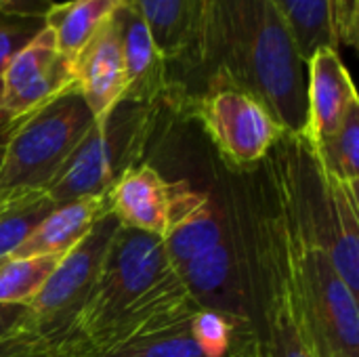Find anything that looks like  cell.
I'll return each instance as SVG.
<instances>
[{
	"label": "cell",
	"mask_w": 359,
	"mask_h": 357,
	"mask_svg": "<svg viewBox=\"0 0 359 357\" xmlns=\"http://www.w3.org/2000/svg\"><path fill=\"white\" fill-rule=\"evenodd\" d=\"M116 227L118 221L109 213L103 215L90 234L74 250L61 257L42 290L27 303L25 316L13 332L40 345L48 353L69 341L74 322L88 299Z\"/></svg>",
	"instance_id": "cell-7"
},
{
	"label": "cell",
	"mask_w": 359,
	"mask_h": 357,
	"mask_svg": "<svg viewBox=\"0 0 359 357\" xmlns=\"http://www.w3.org/2000/svg\"><path fill=\"white\" fill-rule=\"evenodd\" d=\"M318 168L343 183L358 185L359 181V105H355L337 133L309 145Z\"/></svg>",
	"instance_id": "cell-23"
},
{
	"label": "cell",
	"mask_w": 359,
	"mask_h": 357,
	"mask_svg": "<svg viewBox=\"0 0 359 357\" xmlns=\"http://www.w3.org/2000/svg\"><path fill=\"white\" fill-rule=\"evenodd\" d=\"M149 137L151 105L122 99L90 126L44 194L57 206L78 198L105 196L116 179L133 166Z\"/></svg>",
	"instance_id": "cell-6"
},
{
	"label": "cell",
	"mask_w": 359,
	"mask_h": 357,
	"mask_svg": "<svg viewBox=\"0 0 359 357\" xmlns=\"http://www.w3.org/2000/svg\"><path fill=\"white\" fill-rule=\"evenodd\" d=\"M27 305H0V341L21 322Z\"/></svg>",
	"instance_id": "cell-29"
},
{
	"label": "cell",
	"mask_w": 359,
	"mask_h": 357,
	"mask_svg": "<svg viewBox=\"0 0 359 357\" xmlns=\"http://www.w3.org/2000/svg\"><path fill=\"white\" fill-rule=\"evenodd\" d=\"M147 23L156 46L170 67V82L185 63L191 44L196 0H122Z\"/></svg>",
	"instance_id": "cell-20"
},
{
	"label": "cell",
	"mask_w": 359,
	"mask_h": 357,
	"mask_svg": "<svg viewBox=\"0 0 359 357\" xmlns=\"http://www.w3.org/2000/svg\"><path fill=\"white\" fill-rule=\"evenodd\" d=\"M172 278L175 269L166 259L162 238L118 225L103 252L88 299L74 322L72 337L61 347L99 337Z\"/></svg>",
	"instance_id": "cell-4"
},
{
	"label": "cell",
	"mask_w": 359,
	"mask_h": 357,
	"mask_svg": "<svg viewBox=\"0 0 359 357\" xmlns=\"http://www.w3.org/2000/svg\"><path fill=\"white\" fill-rule=\"evenodd\" d=\"M175 271L198 309L221 311L238 324L248 320L246 271L231 238L194 257Z\"/></svg>",
	"instance_id": "cell-11"
},
{
	"label": "cell",
	"mask_w": 359,
	"mask_h": 357,
	"mask_svg": "<svg viewBox=\"0 0 359 357\" xmlns=\"http://www.w3.org/2000/svg\"><path fill=\"white\" fill-rule=\"evenodd\" d=\"M53 0H0V13H21V15H42L46 17Z\"/></svg>",
	"instance_id": "cell-28"
},
{
	"label": "cell",
	"mask_w": 359,
	"mask_h": 357,
	"mask_svg": "<svg viewBox=\"0 0 359 357\" xmlns=\"http://www.w3.org/2000/svg\"><path fill=\"white\" fill-rule=\"evenodd\" d=\"M320 170V168H318ZM358 185L343 183L320 170L318 202L309 194V173L305 177V204L309 219L330 261L347 284L358 295L359 290V204Z\"/></svg>",
	"instance_id": "cell-10"
},
{
	"label": "cell",
	"mask_w": 359,
	"mask_h": 357,
	"mask_svg": "<svg viewBox=\"0 0 359 357\" xmlns=\"http://www.w3.org/2000/svg\"><path fill=\"white\" fill-rule=\"evenodd\" d=\"M107 215V194L55 206L11 257H65Z\"/></svg>",
	"instance_id": "cell-17"
},
{
	"label": "cell",
	"mask_w": 359,
	"mask_h": 357,
	"mask_svg": "<svg viewBox=\"0 0 359 357\" xmlns=\"http://www.w3.org/2000/svg\"><path fill=\"white\" fill-rule=\"evenodd\" d=\"M261 213L250 210L244 271L248 320L236 326L227 357H313L290 288L280 215L271 194Z\"/></svg>",
	"instance_id": "cell-3"
},
{
	"label": "cell",
	"mask_w": 359,
	"mask_h": 357,
	"mask_svg": "<svg viewBox=\"0 0 359 357\" xmlns=\"http://www.w3.org/2000/svg\"><path fill=\"white\" fill-rule=\"evenodd\" d=\"M194 107L208 139L236 166L263 162L284 135L252 95L231 84H210L200 97H194Z\"/></svg>",
	"instance_id": "cell-8"
},
{
	"label": "cell",
	"mask_w": 359,
	"mask_h": 357,
	"mask_svg": "<svg viewBox=\"0 0 359 357\" xmlns=\"http://www.w3.org/2000/svg\"><path fill=\"white\" fill-rule=\"evenodd\" d=\"M61 257H8L0 261V305H27Z\"/></svg>",
	"instance_id": "cell-24"
},
{
	"label": "cell",
	"mask_w": 359,
	"mask_h": 357,
	"mask_svg": "<svg viewBox=\"0 0 359 357\" xmlns=\"http://www.w3.org/2000/svg\"><path fill=\"white\" fill-rule=\"evenodd\" d=\"M175 189L177 185L149 164H133L109 187L107 213L120 227L164 238L172 217Z\"/></svg>",
	"instance_id": "cell-12"
},
{
	"label": "cell",
	"mask_w": 359,
	"mask_h": 357,
	"mask_svg": "<svg viewBox=\"0 0 359 357\" xmlns=\"http://www.w3.org/2000/svg\"><path fill=\"white\" fill-rule=\"evenodd\" d=\"M227 13V61L210 84L223 82L246 90L284 133L303 135L307 120L305 63L278 0H229Z\"/></svg>",
	"instance_id": "cell-2"
},
{
	"label": "cell",
	"mask_w": 359,
	"mask_h": 357,
	"mask_svg": "<svg viewBox=\"0 0 359 357\" xmlns=\"http://www.w3.org/2000/svg\"><path fill=\"white\" fill-rule=\"evenodd\" d=\"M0 357H50V353L11 330L0 341Z\"/></svg>",
	"instance_id": "cell-27"
},
{
	"label": "cell",
	"mask_w": 359,
	"mask_h": 357,
	"mask_svg": "<svg viewBox=\"0 0 359 357\" xmlns=\"http://www.w3.org/2000/svg\"><path fill=\"white\" fill-rule=\"evenodd\" d=\"M74 84L95 122L103 120L124 99L126 67L114 15L80 53L74 65Z\"/></svg>",
	"instance_id": "cell-14"
},
{
	"label": "cell",
	"mask_w": 359,
	"mask_h": 357,
	"mask_svg": "<svg viewBox=\"0 0 359 357\" xmlns=\"http://www.w3.org/2000/svg\"><path fill=\"white\" fill-rule=\"evenodd\" d=\"M194 314L185 311L107 345L61 349L50 357H204L189 330Z\"/></svg>",
	"instance_id": "cell-18"
},
{
	"label": "cell",
	"mask_w": 359,
	"mask_h": 357,
	"mask_svg": "<svg viewBox=\"0 0 359 357\" xmlns=\"http://www.w3.org/2000/svg\"><path fill=\"white\" fill-rule=\"evenodd\" d=\"M303 63L320 46L339 48L330 25V0H278Z\"/></svg>",
	"instance_id": "cell-21"
},
{
	"label": "cell",
	"mask_w": 359,
	"mask_h": 357,
	"mask_svg": "<svg viewBox=\"0 0 359 357\" xmlns=\"http://www.w3.org/2000/svg\"><path fill=\"white\" fill-rule=\"evenodd\" d=\"M307 80V120L303 137L309 145L320 143L339 130L347 114L359 105V97L339 48L320 46L305 63Z\"/></svg>",
	"instance_id": "cell-13"
},
{
	"label": "cell",
	"mask_w": 359,
	"mask_h": 357,
	"mask_svg": "<svg viewBox=\"0 0 359 357\" xmlns=\"http://www.w3.org/2000/svg\"><path fill=\"white\" fill-rule=\"evenodd\" d=\"M55 206L44 191H27L0 200V261L19 248Z\"/></svg>",
	"instance_id": "cell-22"
},
{
	"label": "cell",
	"mask_w": 359,
	"mask_h": 357,
	"mask_svg": "<svg viewBox=\"0 0 359 357\" xmlns=\"http://www.w3.org/2000/svg\"><path fill=\"white\" fill-rule=\"evenodd\" d=\"M122 6V0H69L53 2L44 23L55 36L59 55L72 67L93 40V36L111 19V15Z\"/></svg>",
	"instance_id": "cell-19"
},
{
	"label": "cell",
	"mask_w": 359,
	"mask_h": 357,
	"mask_svg": "<svg viewBox=\"0 0 359 357\" xmlns=\"http://www.w3.org/2000/svg\"><path fill=\"white\" fill-rule=\"evenodd\" d=\"M303 135L284 133L271 151L269 194L276 202L290 288L313 357H359L358 295L337 274L303 198Z\"/></svg>",
	"instance_id": "cell-1"
},
{
	"label": "cell",
	"mask_w": 359,
	"mask_h": 357,
	"mask_svg": "<svg viewBox=\"0 0 359 357\" xmlns=\"http://www.w3.org/2000/svg\"><path fill=\"white\" fill-rule=\"evenodd\" d=\"M15 124V122H13ZM13 128V126H11ZM11 128H6L4 133H0V164H2V156H4V147H6V137L11 133Z\"/></svg>",
	"instance_id": "cell-30"
},
{
	"label": "cell",
	"mask_w": 359,
	"mask_h": 357,
	"mask_svg": "<svg viewBox=\"0 0 359 357\" xmlns=\"http://www.w3.org/2000/svg\"><path fill=\"white\" fill-rule=\"evenodd\" d=\"M238 322L229 316L212 309H200L194 314L189 330L204 357H227L231 351L233 332Z\"/></svg>",
	"instance_id": "cell-25"
},
{
	"label": "cell",
	"mask_w": 359,
	"mask_h": 357,
	"mask_svg": "<svg viewBox=\"0 0 359 357\" xmlns=\"http://www.w3.org/2000/svg\"><path fill=\"white\" fill-rule=\"evenodd\" d=\"M225 240L227 229L215 200L208 194H198L177 183L170 225L162 238L170 267L177 269Z\"/></svg>",
	"instance_id": "cell-16"
},
{
	"label": "cell",
	"mask_w": 359,
	"mask_h": 357,
	"mask_svg": "<svg viewBox=\"0 0 359 357\" xmlns=\"http://www.w3.org/2000/svg\"><path fill=\"white\" fill-rule=\"evenodd\" d=\"M118 27L124 67H126V93L124 99L141 105H151L172 84L170 67L154 42V36L145 19L124 4L114 13Z\"/></svg>",
	"instance_id": "cell-15"
},
{
	"label": "cell",
	"mask_w": 359,
	"mask_h": 357,
	"mask_svg": "<svg viewBox=\"0 0 359 357\" xmlns=\"http://www.w3.org/2000/svg\"><path fill=\"white\" fill-rule=\"evenodd\" d=\"M93 124L95 118L76 84L17 120L0 164V200L46 191Z\"/></svg>",
	"instance_id": "cell-5"
},
{
	"label": "cell",
	"mask_w": 359,
	"mask_h": 357,
	"mask_svg": "<svg viewBox=\"0 0 359 357\" xmlns=\"http://www.w3.org/2000/svg\"><path fill=\"white\" fill-rule=\"evenodd\" d=\"M0 114L17 122L74 84V72L59 55L53 32L44 29L21 48L4 69Z\"/></svg>",
	"instance_id": "cell-9"
},
{
	"label": "cell",
	"mask_w": 359,
	"mask_h": 357,
	"mask_svg": "<svg viewBox=\"0 0 359 357\" xmlns=\"http://www.w3.org/2000/svg\"><path fill=\"white\" fill-rule=\"evenodd\" d=\"M42 15H21V13H0V78L13 57L25 48L42 29Z\"/></svg>",
	"instance_id": "cell-26"
},
{
	"label": "cell",
	"mask_w": 359,
	"mask_h": 357,
	"mask_svg": "<svg viewBox=\"0 0 359 357\" xmlns=\"http://www.w3.org/2000/svg\"><path fill=\"white\" fill-rule=\"evenodd\" d=\"M0 93H2V82H0ZM11 126H13V122H11V120H6V118L0 114V133H4V130H6V128H11Z\"/></svg>",
	"instance_id": "cell-31"
}]
</instances>
